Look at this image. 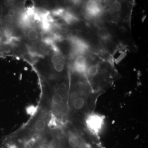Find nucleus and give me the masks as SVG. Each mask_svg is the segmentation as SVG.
Instances as JSON below:
<instances>
[{
	"instance_id": "7ed1b4c3",
	"label": "nucleus",
	"mask_w": 148,
	"mask_h": 148,
	"mask_svg": "<svg viewBox=\"0 0 148 148\" xmlns=\"http://www.w3.org/2000/svg\"><path fill=\"white\" fill-rule=\"evenodd\" d=\"M61 17L64 19L66 24L68 25V24L71 25L78 21V18L75 15L71 13L70 12L66 11H65L64 14Z\"/></svg>"
},
{
	"instance_id": "aec40b11",
	"label": "nucleus",
	"mask_w": 148,
	"mask_h": 148,
	"mask_svg": "<svg viewBox=\"0 0 148 148\" xmlns=\"http://www.w3.org/2000/svg\"><path fill=\"white\" fill-rule=\"evenodd\" d=\"M3 19L4 23H6V24H11L13 22L14 19L13 17L10 16L8 14H6L4 15Z\"/></svg>"
},
{
	"instance_id": "ddd939ff",
	"label": "nucleus",
	"mask_w": 148,
	"mask_h": 148,
	"mask_svg": "<svg viewBox=\"0 0 148 148\" xmlns=\"http://www.w3.org/2000/svg\"><path fill=\"white\" fill-rule=\"evenodd\" d=\"M40 28L44 32H50L52 29L51 23L45 21H40Z\"/></svg>"
},
{
	"instance_id": "f257e3e1",
	"label": "nucleus",
	"mask_w": 148,
	"mask_h": 148,
	"mask_svg": "<svg viewBox=\"0 0 148 148\" xmlns=\"http://www.w3.org/2000/svg\"><path fill=\"white\" fill-rule=\"evenodd\" d=\"M86 124L88 129L94 133H98L103 127L104 120L103 117L96 114H92L88 116Z\"/></svg>"
},
{
	"instance_id": "1a4fd4ad",
	"label": "nucleus",
	"mask_w": 148,
	"mask_h": 148,
	"mask_svg": "<svg viewBox=\"0 0 148 148\" xmlns=\"http://www.w3.org/2000/svg\"><path fill=\"white\" fill-rule=\"evenodd\" d=\"M99 71V66L97 64L92 65L87 68L86 73L88 76L90 77L95 76Z\"/></svg>"
},
{
	"instance_id": "a211bd4d",
	"label": "nucleus",
	"mask_w": 148,
	"mask_h": 148,
	"mask_svg": "<svg viewBox=\"0 0 148 148\" xmlns=\"http://www.w3.org/2000/svg\"><path fill=\"white\" fill-rule=\"evenodd\" d=\"M51 37L53 38V40L55 42H60L64 40V38L60 34L57 33H54L51 35Z\"/></svg>"
},
{
	"instance_id": "6e6552de",
	"label": "nucleus",
	"mask_w": 148,
	"mask_h": 148,
	"mask_svg": "<svg viewBox=\"0 0 148 148\" xmlns=\"http://www.w3.org/2000/svg\"><path fill=\"white\" fill-rule=\"evenodd\" d=\"M80 143L79 138L75 135L71 136L68 140V144L72 148L77 147Z\"/></svg>"
},
{
	"instance_id": "dca6fc26",
	"label": "nucleus",
	"mask_w": 148,
	"mask_h": 148,
	"mask_svg": "<svg viewBox=\"0 0 148 148\" xmlns=\"http://www.w3.org/2000/svg\"><path fill=\"white\" fill-rule=\"evenodd\" d=\"M42 41L44 44L50 47L55 43V42L51 36L45 37L42 39Z\"/></svg>"
},
{
	"instance_id": "4468645a",
	"label": "nucleus",
	"mask_w": 148,
	"mask_h": 148,
	"mask_svg": "<svg viewBox=\"0 0 148 148\" xmlns=\"http://www.w3.org/2000/svg\"><path fill=\"white\" fill-rule=\"evenodd\" d=\"M51 61L53 65L64 62L63 58L61 57V56H60V54H56V53L52 56V57H51Z\"/></svg>"
},
{
	"instance_id": "2eb2a0df",
	"label": "nucleus",
	"mask_w": 148,
	"mask_h": 148,
	"mask_svg": "<svg viewBox=\"0 0 148 148\" xmlns=\"http://www.w3.org/2000/svg\"><path fill=\"white\" fill-rule=\"evenodd\" d=\"M62 101H63V97L59 93H56L52 97V102L54 105H60L62 103Z\"/></svg>"
},
{
	"instance_id": "9b49d317",
	"label": "nucleus",
	"mask_w": 148,
	"mask_h": 148,
	"mask_svg": "<svg viewBox=\"0 0 148 148\" xmlns=\"http://www.w3.org/2000/svg\"><path fill=\"white\" fill-rule=\"evenodd\" d=\"M27 37L28 39L30 40L35 41L38 38V33L36 29H31L27 33Z\"/></svg>"
},
{
	"instance_id": "f03ea898",
	"label": "nucleus",
	"mask_w": 148,
	"mask_h": 148,
	"mask_svg": "<svg viewBox=\"0 0 148 148\" xmlns=\"http://www.w3.org/2000/svg\"><path fill=\"white\" fill-rule=\"evenodd\" d=\"M102 8L99 2L95 1H89L86 5V11L90 17H96L101 14Z\"/></svg>"
},
{
	"instance_id": "20e7f679",
	"label": "nucleus",
	"mask_w": 148,
	"mask_h": 148,
	"mask_svg": "<svg viewBox=\"0 0 148 148\" xmlns=\"http://www.w3.org/2000/svg\"><path fill=\"white\" fill-rule=\"evenodd\" d=\"M97 35L99 38L104 41H107L110 39L111 35L106 28H100L97 31Z\"/></svg>"
},
{
	"instance_id": "0eeeda50",
	"label": "nucleus",
	"mask_w": 148,
	"mask_h": 148,
	"mask_svg": "<svg viewBox=\"0 0 148 148\" xmlns=\"http://www.w3.org/2000/svg\"><path fill=\"white\" fill-rule=\"evenodd\" d=\"M46 127V123L44 120L39 119L35 123L34 127L37 131H43Z\"/></svg>"
},
{
	"instance_id": "6ab92c4d",
	"label": "nucleus",
	"mask_w": 148,
	"mask_h": 148,
	"mask_svg": "<svg viewBox=\"0 0 148 148\" xmlns=\"http://www.w3.org/2000/svg\"><path fill=\"white\" fill-rule=\"evenodd\" d=\"M53 69L56 71L58 73H61L63 71L64 69V62L53 65Z\"/></svg>"
},
{
	"instance_id": "423d86ee",
	"label": "nucleus",
	"mask_w": 148,
	"mask_h": 148,
	"mask_svg": "<svg viewBox=\"0 0 148 148\" xmlns=\"http://www.w3.org/2000/svg\"><path fill=\"white\" fill-rule=\"evenodd\" d=\"M85 103L84 99L82 97H77L74 100L73 106L75 109L80 110L83 108Z\"/></svg>"
},
{
	"instance_id": "9d476101",
	"label": "nucleus",
	"mask_w": 148,
	"mask_h": 148,
	"mask_svg": "<svg viewBox=\"0 0 148 148\" xmlns=\"http://www.w3.org/2000/svg\"><path fill=\"white\" fill-rule=\"evenodd\" d=\"M84 66H87L86 65V59L84 56H78L76 58L74 62V67Z\"/></svg>"
},
{
	"instance_id": "5701e85b",
	"label": "nucleus",
	"mask_w": 148,
	"mask_h": 148,
	"mask_svg": "<svg viewBox=\"0 0 148 148\" xmlns=\"http://www.w3.org/2000/svg\"><path fill=\"white\" fill-rule=\"evenodd\" d=\"M37 148H51L49 144L46 143H42L38 146Z\"/></svg>"
},
{
	"instance_id": "4be33fe9",
	"label": "nucleus",
	"mask_w": 148,
	"mask_h": 148,
	"mask_svg": "<svg viewBox=\"0 0 148 148\" xmlns=\"http://www.w3.org/2000/svg\"><path fill=\"white\" fill-rule=\"evenodd\" d=\"M16 10L14 9H9L8 10V14L11 16H12V17L15 16L16 15Z\"/></svg>"
},
{
	"instance_id": "f8f14e48",
	"label": "nucleus",
	"mask_w": 148,
	"mask_h": 148,
	"mask_svg": "<svg viewBox=\"0 0 148 148\" xmlns=\"http://www.w3.org/2000/svg\"><path fill=\"white\" fill-rule=\"evenodd\" d=\"M56 28L58 31L62 34H67L70 31V28L68 24L61 23V24H56Z\"/></svg>"
},
{
	"instance_id": "b1692460",
	"label": "nucleus",
	"mask_w": 148,
	"mask_h": 148,
	"mask_svg": "<svg viewBox=\"0 0 148 148\" xmlns=\"http://www.w3.org/2000/svg\"><path fill=\"white\" fill-rule=\"evenodd\" d=\"M60 88H61V89H63V90H65L66 88V85L64 84H62L61 85Z\"/></svg>"
},
{
	"instance_id": "39448f33",
	"label": "nucleus",
	"mask_w": 148,
	"mask_h": 148,
	"mask_svg": "<svg viewBox=\"0 0 148 148\" xmlns=\"http://www.w3.org/2000/svg\"><path fill=\"white\" fill-rule=\"evenodd\" d=\"M109 5L110 9L114 13L120 12L122 8L121 3L119 1H115L111 2L110 4H109Z\"/></svg>"
},
{
	"instance_id": "f3484780",
	"label": "nucleus",
	"mask_w": 148,
	"mask_h": 148,
	"mask_svg": "<svg viewBox=\"0 0 148 148\" xmlns=\"http://www.w3.org/2000/svg\"><path fill=\"white\" fill-rule=\"evenodd\" d=\"M65 12L64 8H57L52 10L51 14L53 16L61 17Z\"/></svg>"
},
{
	"instance_id": "412c9836",
	"label": "nucleus",
	"mask_w": 148,
	"mask_h": 148,
	"mask_svg": "<svg viewBox=\"0 0 148 148\" xmlns=\"http://www.w3.org/2000/svg\"><path fill=\"white\" fill-rule=\"evenodd\" d=\"M51 48L53 50V52L56 54H60L61 53V50L59 47L56 45V44H54L53 45L51 46Z\"/></svg>"
}]
</instances>
